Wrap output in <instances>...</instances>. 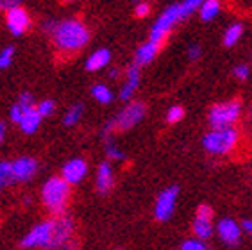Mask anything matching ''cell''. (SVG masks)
<instances>
[{
    "instance_id": "cell-7",
    "label": "cell",
    "mask_w": 252,
    "mask_h": 250,
    "mask_svg": "<svg viewBox=\"0 0 252 250\" xmlns=\"http://www.w3.org/2000/svg\"><path fill=\"white\" fill-rule=\"evenodd\" d=\"M143 116H145V104L134 102V104H129V106L113 120V127L117 130H127V129H131V127H134L138 122H141Z\"/></svg>"
},
{
    "instance_id": "cell-16",
    "label": "cell",
    "mask_w": 252,
    "mask_h": 250,
    "mask_svg": "<svg viewBox=\"0 0 252 250\" xmlns=\"http://www.w3.org/2000/svg\"><path fill=\"white\" fill-rule=\"evenodd\" d=\"M39 122H41V115H39L38 107H29V109L24 111V116H22V120H20V127L24 132L31 134L34 130L38 129Z\"/></svg>"
},
{
    "instance_id": "cell-11",
    "label": "cell",
    "mask_w": 252,
    "mask_h": 250,
    "mask_svg": "<svg viewBox=\"0 0 252 250\" xmlns=\"http://www.w3.org/2000/svg\"><path fill=\"white\" fill-rule=\"evenodd\" d=\"M217 231H219L220 240L227 245H238L240 243V236H242V229L234 220H220L219 225H217Z\"/></svg>"
},
{
    "instance_id": "cell-13",
    "label": "cell",
    "mask_w": 252,
    "mask_h": 250,
    "mask_svg": "<svg viewBox=\"0 0 252 250\" xmlns=\"http://www.w3.org/2000/svg\"><path fill=\"white\" fill-rule=\"evenodd\" d=\"M86 172H88V166L83 159H73V161H70L68 164H64L63 177L66 179L70 184H77L79 181L86 175Z\"/></svg>"
},
{
    "instance_id": "cell-1",
    "label": "cell",
    "mask_w": 252,
    "mask_h": 250,
    "mask_svg": "<svg viewBox=\"0 0 252 250\" xmlns=\"http://www.w3.org/2000/svg\"><path fill=\"white\" fill-rule=\"evenodd\" d=\"M47 29H50V32H52L56 47L59 50H66V52L79 50L90 39L86 25L79 20H64L59 24H49Z\"/></svg>"
},
{
    "instance_id": "cell-17",
    "label": "cell",
    "mask_w": 252,
    "mask_h": 250,
    "mask_svg": "<svg viewBox=\"0 0 252 250\" xmlns=\"http://www.w3.org/2000/svg\"><path fill=\"white\" fill-rule=\"evenodd\" d=\"M97 188L100 193H107L113 188V170L109 163H102L97 173Z\"/></svg>"
},
{
    "instance_id": "cell-18",
    "label": "cell",
    "mask_w": 252,
    "mask_h": 250,
    "mask_svg": "<svg viewBox=\"0 0 252 250\" xmlns=\"http://www.w3.org/2000/svg\"><path fill=\"white\" fill-rule=\"evenodd\" d=\"M109 59H111V54H109V50H106V48H100V50H97L95 54H92V56H90V59L86 61V70H90V72L100 70L102 66H106L107 62H109Z\"/></svg>"
},
{
    "instance_id": "cell-14",
    "label": "cell",
    "mask_w": 252,
    "mask_h": 250,
    "mask_svg": "<svg viewBox=\"0 0 252 250\" xmlns=\"http://www.w3.org/2000/svg\"><path fill=\"white\" fill-rule=\"evenodd\" d=\"M13 168H15L16 181H27L36 172V161L31 157H20L13 163Z\"/></svg>"
},
{
    "instance_id": "cell-30",
    "label": "cell",
    "mask_w": 252,
    "mask_h": 250,
    "mask_svg": "<svg viewBox=\"0 0 252 250\" xmlns=\"http://www.w3.org/2000/svg\"><path fill=\"white\" fill-rule=\"evenodd\" d=\"M151 13V5L145 4V0H141L140 4L136 5V9H134V15L138 16V18H145L147 15Z\"/></svg>"
},
{
    "instance_id": "cell-36",
    "label": "cell",
    "mask_w": 252,
    "mask_h": 250,
    "mask_svg": "<svg viewBox=\"0 0 252 250\" xmlns=\"http://www.w3.org/2000/svg\"><path fill=\"white\" fill-rule=\"evenodd\" d=\"M188 56H189V59H191V61L199 58V56H200V48H199V45H191V47L188 48Z\"/></svg>"
},
{
    "instance_id": "cell-10",
    "label": "cell",
    "mask_w": 252,
    "mask_h": 250,
    "mask_svg": "<svg viewBox=\"0 0 252 250\" xmlns=\"http://www.w3.org/2000/svg\"><path fill=\"white\" fill-rule=\"evenodd\" d=\"M5 20H7V27L11 29V32L16 34V36H20L22 32H25L31 25V20H29V15H27V11L22 9L20 5H15V7L7 9Z\"/></svg>"
},
{
    "instance_id": "cell-38",
    "label": "cell",
    "mask_w": 252,
    "mask_h": 250,
    "mask_svg": "<svg viewBox=\"0 0 252 250\" xmlns=\"http://www.w3.org/2000/svg\"><path fill=\"white\" fill-rule=\"evenodd\" d=\"M4 134H5V125L0 122V143H2V140H4Z\"/></svg>"
},
{
    "instance_id": "cell-15",
    "label": "cell",
    "mask_w": 252,
    "mask_h": 250,
    "mask_svg": "<svg viewBox=\"0 0 252 250\" xmlns=\"http://www.w3.org/2000/svg\"><path fill=\"white\" fill-rule=\"evenodd\" d=\"M138 82H140V66L134 62V64L129 66V70H127V82H126V86H124V90H122V93H120L122 100L131 98V95L134 93L136 88H138Z\"/></svg>"
},
{
    "instance_id": "cell-5",
    "label": "cell",
    "mask_w": 252,
    "mask_h": 250,
    "mask_svg": "<svg viewBox=\"0 0 252 250\" xmlns=\"http://www.w3.org/2000/svg\"><path fill=\"white\" fill-rule=\"evenodd\" d=\"M179 20H185L183 18V13H181V4L170 5L168 9H166L165 13L158 18V22L154 24L152 32H151V38L158 39V41H165L166 34H168L170 29L174 27L175 22H179Z\"/></svg>"
},
{
    "instance_id": "cell-19",
    "label": "cell",
    "mask_w": 252,
    "mask_h": 250,
    "mask_svg": "<svg viewBox=\"0 0 252 250\" xmlns=\"http://www.w3.org/2000/svg\"><path fill=\"white\" fill-rule=\"evenodd\" d=\"M193 231L199 238H209L211 232H213V225H211V218H204V217H197L193 221Z\"/></svg>"
},
{
    "instance_id": "cell-28",
    "label": "cell",
    "mask_w": 252,
    "mask_h": 250,
    "mask_svg": "<svg viewBox=\"0 0 252 250\" xmlns=\"http://www.w3.org/2000/svg\"><path fill=\"white\" fill-rule=\"evenodd\" d=\"M181 249H183V250H206L208 247L204 245L202 238H200V240H188V241H185Z\"/></svg>"
},
{
    "instance_id": "cell-6",
    "label": "cell",
    "mask_w": 252,
    "mask_h": 250,
    "mask_svg": "<svg viewBox=\"0 0 252 250\" xmlns=\"http://www.w3.org/2000/svg\"><path fill=\"white\" fill-rule=\"evenodd\" d=\"M73 232V223L68 217H54V231L49 249H70L68 240Z\"/></svg>"
},
{
    "instance_id": "cell-8",
    "label": "cell",
    "mask_w": 252,
    "mask_h": 250,
    "mask_svg": "<svg viewBox=\"0 0 252 250\" xmlns=\"http://www.w3.org/2000/svg\"><path fill=\"white\" fill-rule=\"evenodd\" d=\"M52 231H54V218L41 223V225L34 227L32 232H29L27 238L22 241V249H36V247L49 249L50 240H52Z\"/></svg>"
},
{
    "instance_id": "cell-21",
    "label": "cell",
    "mask_w": 252,
    "mask_h": 250,
    "mask_svg": "<svg viewBox=\"0 0 252 250\" xmlns=\"http://www.w3.org/2000/svg\"><path fill=\"white\" fill-rule=\"evenodd\" d=\"M242 32H243V27L240 24L231 25V27L225 31V34H223V45H225V47H233L238 39L242 38Z\"/></svg>"
},
{
    "instance_id": "cell-9",
    "label": "cell",
    "mask_w": 252,
    "mask_h": 250,
    "mask_svg": "<svg viewBox=\"0 0 252 250\" xmlns=\"http://www.w3.org/2000/svg\"><path fill=\"white\" fill-rule=\"evenodd\" d=\"M177 195H179V188L172 186V188H168V189H165V191L158 197L154 213H156V218H158L159 221H165L172 217L174 207H175V200H177Z\"/></svg>"
},
{
    "instance_id": "cell-25",
    "label": "cell",
    "mask_w": 252,
    "mask_h": 250,
    "mask_svg": "<svg viewBox=\"0 0 252 250\" xmlns=\"http://www.w3.org/2000/svg\"><path fill=\"white\" fill-rule=\"evenodd\" d=\"M202 2L204 0H185V2H181V13H183V18L189 16L195 9H200Z\"/></svg>"
},
{
    "instance_id": "cell-39",
    "label": "cell",
    "mask_w": 252,
    "mask_h": 250,
    "mask_svg": "<svg viewBox=\"0 0 252 250\" xmlns=\"http://www.w3.org/2000/svg\"><path fill=\"white\" fill-rule=\"evenodd\" d=\"M63 2H73V0H63Z\"/></svg>"
},
{
    "instance_id": "cell-35",
    "label": "cell",
    "mask_w": 252,
    "mask_h": 250,
    "mask_svg": "<svg viewBox=\"0 0 252 250\" xmlns=\"http://www.w3.org/2000/svg\"><path fill=\"white\" fill-rule=\"evenodd\" d=\"M22 0H0V9H11L15 5H20Z\"/></svg>"
},
{
    "instance_id": "cell-33",
    "label": "cell",
    "mask_w": 252,
    "mask_h": 250,
    "mask_svg": "<svg viewBox=\"0 0 252 250\" xmlns=\"http://www.w3.org/2000/svg\"><path fill=\"white\" fill-rule=\"evenodd\" d=\"M234 75H236L240 81H245V79L249 77V66H245V64H240V66L234 68Z\"/></svg>"
},
{
    "instance_id": "cell-12",
    "label": "cell",
    "mask_w": 252,
    "mask_h": 250,
    "mask_svg": "<svg viewBox=\"0 0 252 250\" xmlns=\"http://www.w3.org/2000/svg\"><path fill=\"white\" fill-rule=\"evenodd\" d=\"M161 45H163V41H158V39H149L145 45H141L140 48H138V52H136V64L138 66H143V64H149V62L152 61V59L156 58V54L159 52Z\"/></svg>"
},
{
    "instance_id": "cell-31",
    "label": "cell",
    "mask_w": 252,
    "mask_h": 250,
    "mask_svg": "<svg viewBox=\"0 0 252 250\" xmlns=\"http://www.w3.org/2000/svg\"><path fill=\"white\" fill-rule=\"evenodd\" d=\"M18 104L22 109H29V107H34V100H32V95H29V93H24V95H20L18 98Z\"/></svg>"
},
{
    "instance_id": "cell-4",
    "label": "cell",
    "mask_w": 252,
    "mask_h": 250,
    "mask_svg": "<svg viewBox=\"0 0 252 250\" xmlns=\"http://www.w3.org/2000/svg\"><path fill=\"white\" fill-rule=\"evenodd\" d=\"M240 111H242L240 100L217 104V106H213L209 109V124H211L213 129H217V127H229V125L238 120Z\"/></svg>"
},
{
    "instance_id": "cell-29",
    "label": "cell",
    "mask_w": 252,
    "mask_h": 250,
    "mask_svg": "<svg viewBox=\"0 0 252 250\" xmlns=\"http://www.w3.org/2000/svg\"><path fill=\"white\" fill-rule=\"evenodd\" d=\"M36 107H38L39 115H41V116H49L50 113L54 111V102L52 100H43V102H39Z\"/></svg>"
},
{
    "instance_id": "cell-2",
    "label": "cell",
    "mask_w": 252,
    "mask_h": 250,
    "mask_svg": "<svg viewBox=\"0 0 252 250\" xmlns=\"http://www.w3.org/2000/svg\"><path fill=\"white\" fill-rule=\"evenodd\" d=\"M68 197H70V183L64 177H54L43 186V202L54 217H61L64 213Z\"/></svg>"
},
{
    "instance_id": "cell-32",
    "label": "cell",
    "mask_w": 252,
    "mask_h": 250,
    "mask_svg": "<svg viewBox=\"0 0 252 250\" xmlns=\"http://www.w3.org/2000/svg\"><path fill=\"white\" fill-rule=\"evenodd\" d=\"M106 152H107V157H111V159H124V154H122L120 150H118L117 147L111 143V141H107Z\"/></svg>"
},
{
    "instance_id": "cell-20",
    "label": "cell",
    "mask_w": 252,
    "mask_h": 250,
    "mask_svg": "<svg viewBox=\"0 0 252 250\" xmlns=\"http://www.w3.org/2000/svg\"><path fill=\"white\" fill-rule=\"evenodd\" d=\"M219 11H220L219 0H204L202 5H200V18L204 22H209V20H213L215 16L219 15Z\"/></svg>"
},
{
    "instance_id": "cell-34",
    "label": "cell",
    "mask_w": 252,
    "mask_h": 250,
    "mask_svg": "<svg viewBox=\"0 0 252 250\" xmlns=\"http://www.w3.org/2000/svg\"><path fill=\"white\" fill-rule=\"evenodd\" d=\"M22 116H24V109L20 107V104L13 106V109H11V120H13V122H18V124H20Z\"/></svg>"
},
{
    "instance_id": "cell-40",
    "label": "cell",
    "mask_w": 252,
    "mask_h": 250,
    "mask_svg": "<svg viewBox=\"0 0 252 250\" xmlns=\"http://www.w3.org/2000/svg\"><path fill=\"white\" fill-rule=\"evenodd\" d=\"M138 2H141V0H138ZM145 2H147V0H145Z\"/></svg>"
},
{
    "instance_id": "cell-3",
    "label": "cell",
    "mask_w": 252,
    "mask_h": 250,
    "mask_svg": "<svg viewBox=\"0 0 252 250\" xmlns=\"http://www.w3.org/2000/svg\"><path fill=\"white\" fill-rule=\"evenodd\" d=\"M238 141V132L233 127H217L211 132L204 136L202 145L206 152L213 156H223L229 154L231 150L236 147Z\"/></svg>"
},
{
    "instance_id": "cell-26",
    "label": "cell",
    "mask_w": 252,
    "mask_h": 250,
    "mask_svg": "<svg viewBox=\"0 0 252 250\" xmlns=\"http://www.w3.org/2000/svg\"><path fill=\"white\" fill-rule=\"evenodd\" d=\"M13 56H15V48L13 47H5L2 52H0V68L9 66V62L13 61Z\"/></svg>"
},
{
    "instance_id": "cell-22",
    "label": "cell",
    "mask_w": 252,
    "mask_h": 250,
    "mask_svg": "<svg viewBox=\"0 0 252 250\" xmlns=\"http://www.w3.org/2000/svg\"><path fill=\"white\" fill-rule=\"evenodd\" d=\"M13 181H16L15 168L11 163H0V186H7Z\"/></svg>"
},
{
    "instance_id": "cell-37",
    "label": "cell",
    "mask_w": 252,
    "mask_h": 250,
    "mask_svg": "<svg viewBox=\"0 0 252 250\" xmlns=\"http://www.w3.org/2000/svg\"><path fill=\"white\" fill-rule=\"evenodd\" d=\"M242 227H243V231H247V232H251V234H252V220H245Z\"/></svg>"
},
{
    "instance_id": "cell-23",
    "label": "cell",
    "mask_w": 252,
    "mask_h": 250,
    "mask_svg": "<svg viewBox=\"0 0 252 250\" xmlns=\"http://www.w3.org/2000/svg\"><path fill=\"white\" fill-rule=\"evenodd\" d=\"M92 95L97 98L100 104H109V102L113 100V95H111V92L107 90L106 86H102V84H97V86H93V90H92Z\"/></svg>"
},
{
    "instance_id": "cell-24",
    "label": "cell",
    "mask_w": 252,
    "mask_h": 250,
    "mask_svg": "<svg viewBox=\"0 0 252 250\" xmlns=\"http://www.w3.org/2000/svg\"><path fill=\"white\" fill-rule=\"evenodd\" d=\"M83 113H84L83 104H75L73 107H70V111H68L66 116H64V125H73V124H77L79 118L83 116Z\"/></svg>"
},
{
    "instance_id": "cell-27",
    "label": "cell",
    "mask_w": 252,
    "mask_h": 250,
    "mask_svg": "<svg viewBox=\"0 0 252 250\" xmlns=\"http://www.w3.org/2000/svg\"><path fill=\"white\" fill-rule=\"evenodd\" d=\"M183 116H185V109L179 106H174V107H170V111L166 113V120H168L170 124H175V122H179Z\"/></svg>"
}]
</instances>
